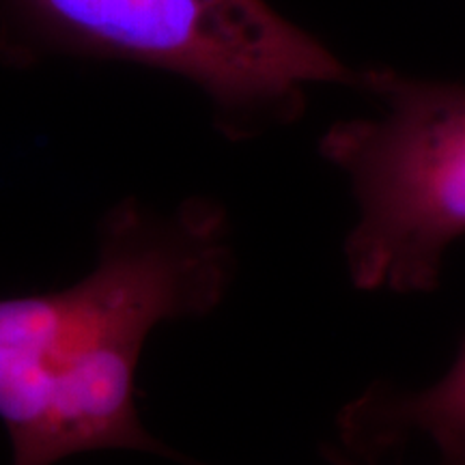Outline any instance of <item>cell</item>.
Masks as SVG:
<instances>
[{
	"label": "cell",
	"instance_id": "obj_5",
	"mask_svg": "<svg viewBox=\"0 0 465 465\" xmlns=\"http://www.w3.org/2000/svg\"><path fill=\"white\" fill-rule=\"evenodd\" d=\"M328 459L334 465H362V463H358L356 459L347 457L345 452H341V450H336V449H328ZM441 465H449V463H441Z\"/></svg>",
	"mask_w": 465,
	"mask_h": 465
},
{
	"label": "cell",
	"instance_id": "obj_3",
	"mask_svg": "<svg viewBox=\"0 0 465 465\" xmlns=\"http://www.w3.org/2000/svg\"><path fill=\"white\" fill-rule=\"evenodd\" d=\"M358 91L375 113L339 121L319 143L358 203L349 276L364 291L427 293L465 235V83L364 67Z\"/></svg>",
	"mask_w": 465,
	"mask_h": 465
},
{
	"label": "cell",
	"instance_id": "obj_2",
	"mask_svg": "<svg viewBox=\"0 0 465 465\" xmlns=\"http://www.w3.org/2000/svg\"><path fill=\"white\" fill-rule=\"evenodd\" d=\"M121 61L179 75L231 141L304 114L308 89H358L362 69L267 0H0V63Z\"/></svg>",
	"mask_w": 465,
	"mask_h": 465
},
{
	"label": "cell",
	"instance_id": "obj_4",
	"mask_svg": "<svg viewBox=\"0 0 465 465\" xmlns=\"http://www.w3.org/2000/svg\"><path fill=\"white\" fill-rule=\"evenodd\" d=\"M342 444L362 459H377L427 440L441 463L465 465V341L446 375L422 391L373 386L339 418Z\"/></svg>",
	"mask_w": 465,
	"mask_h": 465
},
{
	"label": "cell",
	"instance_id": "obj_1",
	"mask_svg": "<svg viewBox=\"0 0 465 465\" xmlns=\"http://www.w3.org/2000/svg\"><path fill=\"white\" fill-rule=\"evenodd\" d=\"M232 265L218 203L188 199L160 213L130 196L104 216L89 276L0 298V422L11 465L108 449L182 459L143 427L138 362L160 323L218 308Z\"/></svg>",
	"mask_w": 465,
	"mask_h": 465
}]
</instances>
